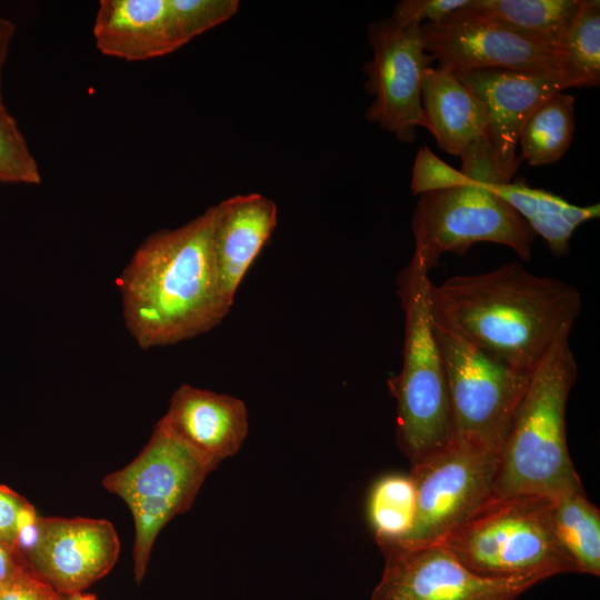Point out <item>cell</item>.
Here are the masks:
<instances>
[{
  "instance_id": "6da1fadb",
  "label": "cell",
  "mask_w": 600,
  "mask_h": 600,
  "mask_svg": "<svg viewBox=\"0 0 600 600\" xmlns=\"http://www.w3.org/2000/svg\"><path fill=\"white\" fill-rule=\"evenodd\" d=\"M430 306L436 318L489 356L532 373L557 339L571 332L582 297L571 283L511 261L431 282Z\"/></svg>"
},
{
  "instance_id": "7a4b0ae2",
  "label": "cell",
  "mask_w": 600,
  "mask_h": 600,
  "mask_svg": "<svg viewBox=\"0 0 600 600\" xmlns=\"http://www.w3.org/2000/svg\"><path fill=\"white\" fill-rule=\"evenodd\" d=\"M213 219L214 206L181 227L150 234L121 271L123 320L140 348L192 339L229 313L212 256Z\"/></svg>"
},
{
  "instance_id": "3957f363",
  "label": "cell",
  "mask_w": 600,
  "mask_h": 600,
  "mask_svg": "<svg viewBox=\"0 0 600 600\" xmlns=\"http://www.w3.org/2000/svg\"><path fill=\"white\" fill-rule=\"evenodd\" d=\"M563 333L531 374L512 417L501 453L493 498L553 497L581 486L566 437V409L578 376Z\"/></svg>"
},
{
  "instance_id": "277c9868",
  "label": "cell",
  "mask_w": 600,
  "mask_h": 600,
  "mask_svg": "<svg viewBox=\"0 0 600 600\" xmlns=\"http://www.w3.org/2000/svg\"><path fill=\"white\" fill-rule=\"evenodd\" d=\"M397 283L404 312L403 363L388 386L397 401V442L413 466L451 441L452 418L432 328L429 273L408 264Z\"/></svg>"
},
{
  "instance_id": "5b68a950",
  "label": "cell",
  "mask_w": 600,
  "mask_h": 600,
  "mask_svg": "<svg viewBox=\"0 0 600 600\" xmlns=\"http://www.w3.org/2000/svg\"><path fill=\"white\" fill-rule=\"evenodd\" d=\"M548 497H491L440 542L470 571L493 579H534L577 572L558 541Z\"/></svg>"
},
{
  "instance_id": "8992f818",
  "label": "cell",
  "mask_w": 600,
  "mask_h": 600,
  "mask_svg": "<svg viewBox=\"0 0 600 600\" xmlns=\"http://www.w3.org/2000/svg\"><path fill=\"white\" fill-rule=\"evenodd\" d=\"M216 468L158 421L140 453L102 479L104 489L127 503L134 521L137 583L144 577L159 532L192 507L203 481Z\"/></svg>"
},
{
  "instance_id": "52a82bcc",
  "label": "cell",
  "mask_w": 600,
  "mask_h": 600,
  "mask_svg": "<svg viewBox=\"0 0 600 600\" xmlns=\"http://www.w3.org/2000/svg\"><path fill=\"white\" fill-rule=\"evenodd\" d=\"M418 197L410 267L429 273L443 253L464 256L478 242L509 247L521 260H530L534 232L488 184L470 180Z\"/></svg>"
},
{
  "instance_id": "ba28073f",
  "label": "cell",
  "mask_w": 600,
  "mask_h": 600,
  "mask_svg": "<svg viewBox=\"0 0 600 600\" xmlns=\"http://www.w3.org/2000/svg\"><path fill=\"white\" fill-rule=\"evenodd\" d=\"M431 319L447 378L452 439L501 453L532 373L489 356L432 312Z\"/></svg>"
},
{
  "instance_id": "9c48e42d",
  "label": "cell",
  "mask_w": 600,
  "mask_h": 600,
  "mask_svg": "<svg viewBox=\"0 0 600 600\" xmlns=\"http://www.w3.org/2000/svg\"><path fill=\"white\" fill-rule=\"evenodd\" d=\"M500 452L456 439L411 466L416 488L412 528L407 546L440 542L468 520L493 493Z\"/></svg>"
},
{
  "instance_id": "30bf717a",
  "label": "cell",
  "mask_w": 600,
  "mask_h": 600,
  "mask_svg": "<svg viewBox=\"0 0 600 600\" xmlns=\"http://www.w3.org/2000/svg\"><path fill=\"white\" fill-rule=\"evenodd\" d=\"M368 42L372 59L363 71L368 76L366 89L374 99L366 118L394 133L398 140L411 142L418 127L427 129L421 106L422 77L434 59L424 49L418 24L399 27L390 18L372 22Z\"/></svg>"
},
{
  "instance_id": "8fae6325",
  "label": "cell",
  "mask_w": 600,
  "mask_h": 600,
  "mask_svg": "<svg viewBox=\"0 0 600 600\" xmlns=\"http://www.w3.org/2000/svg\"><path fill=\"white\" fill-rule=\"evenodd\" d=\"M384 568L371 600H516L534 579H493L467 569L444 546L377 541Z\"/></svg>"
},
{
  "instance_id": "7c38bea8",
  "label": "cell",
  "mask_w": 600,
  "mask_h": 600,
  "mask_svg": "<svg viewBox=\"0 0 600 600\" xmlns=\"http://www.w3.org/2000/svg\"><path fill=\"white\" fill-rule=\"evenodd\" d=\"M420 32L426 51L452 71L566 70L560 47L493 24L447 17L438 23L421 24Z\"/></svg>"
},
{
  "instance_id": "4fadbf2b",
  "label": "cell",
  "mask_w": 600,
  "mask_h": 600,
  "mask_svg": "<svg viewBox=\"0 0 600 600\" xmlns=\"http://www.w3.org/2000/svg\"><path fill=\"white\" fill-rule=\"evenodd\" d=\"M120 541L104 519L39 517L26 566L58 593H80L116 564Z\"/></svg>"
},
{
  "instance_id": "5bb4252c",
  "label": "cell",
  "mask_w": 600,
  "mask_h": 600,
  "mask_svg": "<svg viewBox=\"0 0 600 600\" xmlns=\"http://www.w3.org/2000/svg\"><path fill=\"white\" fill-rule=\"evenodd\" d=\"M483 103L489 126L487 139L503 173L511 180L522 159L517 156L520 130L530 114L553 94L580 82L568 71L509 70L453 71Z\"/></svg>"
},
{
  "instance_id": "9a60e30c",
  "label": "cell",
  "mask_w": 600,
  "mask_h": 600,
  "mask_svg": "<svg viewBox=\"0 0 600 600\" xmlns=\"http://www.w3.org/2000/svg\"><path fill=\"white\" fill-rule=\"evenodd\" d=\"M159 421L217 467L240 450L249 431L248 409L241 399L190 384L173 392Z\"/></svg>"
},
{
  "instance_id": "2e32d148",
  "label": "cell",
  "mask_w": 600,
  "mask_h": 600,
  "mask_svg": "<svg viewBox=\"0 0 600 600\" xmlns=\"http://www.w3.org/2000/svg\"><path fill=\"white\" fill-rule=\"evenodd\" d=\"M276 203L259 193L239 194L214 206L211 247L222 294L232 307L249 268L277 224Z\"/></svg>"
},
{
  "instance_id": "e0dca14e",
  "label": "cell",
  "mask_w": 600,
  "mask_h": 600,
  "mask_svg": "<svg viewBox=\"0 0 600 600\" xmlns=\"http://www.w3.org/2000/svg\"><path fill=\"white\" fill-rule=\"evenodd\" d=\"M98 50L126 61L168 54L178 41L168 0H102L93 23Z\"/></svg>"
},
{
  "instance_id": "ac0fdd59",
  "label": "cell",
  "mask_w": 600,
  "mask_h": 600,
  "mask_svg": "<svg viewBox=\"0 0 600 600\" xmlns=\"http://www.w3.org/2000/svg\"><path fill=\"white\" fill-rule=\"evenodd\" d=\"M421 106L427 129L438 147L450 154L460 156L471 143L487 137L489 117L483 103L446 66L424 71Z\"/></svg>"
},
{
  "instance_id": "d6986e66",
  "label": "cell",
  "mask_w": 600,
  "mask_h": 600,
  "mask_svg": "<svg viewBox=\"0 0 600 600\" xmlns=\"http://www.w3.org/2000/svg\"><path fill=\"white\" fill-rule=\"evenodd\" d=\"M488 187L524 220L536 236L543 238L556 257L568 254L573 232L582 223L600 216L599 203L577 206L523 182L511 181Z\"/></svg>"
},
{
  "instance_id": "ffe728a7",
  "label": "cell",
  "mask_w": 600,
  "mask_h": 600,
  "mask_svg": "<svg viewBox=\"0 0 600 600\" xmlns=\"http://www.w3.org/2000/svg\"><path fill=\"white\" fill-rule=\"evenodd\" d=\"M579 3L580 0H469L448 18L493 24L560 47Z\"/></svg>"
},
{
  "instance_id": "44dd1931",
  "label": "cell",
  "mask_w": 600,
  "mask_h": 600,
  "mask_svg": "<svg viewBox=\"0 0 600 600\" xmlns=\"http://www.w3.org/2000/svg\"><path fill=\"white\" fill-rule=\"evenodd\" d=\"M548 514L553 532L571 558L577 572L600 574V511L582 487L549 498Z\"/></svg>"
},
{
  "instance_id": "7402d4cb",
  "label": "cell",
  "mask_w": 600,
  "mask_h": 600,
  "mask_svg": "<svg viewBox=\"0 0 600 600\" xmlns=\"http://www.w3.org/2000/svg\"><path fill=\"white\" fill-rule=\"evenodd\" d=\"M574 98L558 92L538 107L523 123L518 146L530 166L552 164L569 149L574 131Z\"/></svg>"
},
{
  "instance_id": "603a6c76",
  "label": "cell",
  "mask_w": 600,
  "mask_h": 600,
  "mask_svg": "<svg viewBox=\"0 0 600 600\" xmlns=\"http://www.w3.org/2000/svg\"><path fill=\"white\" fill-rule=\"evenodd\" d=\"M416 488L410 476L388 474L377 480L369 493L367 516L376 540H401L412 528Z\"/></svg>"
},
{
  "instance_id": "cb8c5ba5",
  "label": "cell",
  "mask_w": 600,
  "mask_h": 600,
  "mask_svg": "<svg viewBox=\"0 0 600 600\" xmlns=\"http://www.w3.org/2000/svg\"><path fill=\"white\" fill-rule=\"evenodd\" d=\"M566 70L581 87L600 83V1L580 0L560 42Z\"/></svg>"
},
{
  "instance_id": "d4e9b609",
  "label": "cell",
  "mask_w": 600,
  "mask_h": 600,
  "mask_svg": "<svg viewBox=\"0 0 600 600\" xmlns=\"http://www.w3.org/2000/svg\"><path fill=\"white\" fill-rule=\"evenodd\" d=\"M41 172L14 118L0 107V181L41 183Z\"/></svg>"
},
{
  "instance_id": "484cf974",
  "label": "cell",
  "mask_w": 600,
  "mask_h": 600,
  "mask_svg": "<svg viewBox=\"0 0 600 600\" xmlns=\"http://www.w3.org/2000/svg\"><path fill=\"white\" fill-rule=\"evenodd\" d=\"M168 2L181 47L230 19L239 8L237 0H168Z\"/></svg>"
},
{
  "instance_id": "4316f807",
  "label": "cell",
  "mask_w": 600,
  "mask_h": 600,
  "mask_svg": "<svg viewBox=\"0 0 600 600\" xmlns=\"http://www.w3.org/2000/svg\"><path fill=\"white\" fill-rule=\"evenodd\" d=\"M470 181L460 170L454 169L430 148L423 146L417 152L411 178V192L420 196L426 192L441 190Z\"/></svg>"
},
{
  "instance_id": "83f0119b",
  "label": "cell",
  "mask_w": 600,
  "mask_h": 600,
  "mask_svg": "<svg viewBox=\"0 0 600 600\" xmlns=\"http://www.w3.org/2000/svg\"><path fill=\"white\" fill-rule=\"evenodd\" d=\"M459 157L462 161L460 171L472 181L483 184L511 182L501 170L487 137L471 143Z\"/></svg>"
},
{
  "instance_id": "f1b7e54d",
  "label": "cell",
  "mask_w": 600,
  "mask_h": 600,
  "mask_svg": "<svg viewBox=\"0 0 600 600\" xmlns=\"http://www.w3.org/2000/svg\"><path fill=\"white\" fill-rule=\"evenodd\" d=\"M468 3L469 0H402L394 7L390 19L399 27L438 23Z\"/></svg>"
},
{
  "instance_id": "f546056e",
  "label": "cell",
  "mask_w": 600,
  "mask_h": 600,
  "mask_svg": "<svg viewBox=\"0 0 600 600\" xmlns=\"http://www.w3.org/2000/svg\"><path fill=\"white\" fill-rule=\"evenodd\" d=\"M50 584L36 576L29 568H24L0 583V600H62Z\"/></svg>"
},
{
  "instance_id": "4dcf8cb0",
  "label": "cell",
  "mask_w": 600,
  "mask_h": 600,
  "mask_svg": "<svg viewBox=\"0 0 600 600\" xmlns=\"http://www.w3.org/2000/svg\"><path fill=\"white\" fill-rule=\"evenodd\" d=\"M29 502L7 486L0 484V541L16 552L18 519Z\"/></svg>"
},
{
  "instance_id": "1f68e13d",
  "label": "cell",
  "mask_w": 600,
  "mask_h": 600,
  "mask_svg": "<svg viewBox=\"0 0 600 600\" xmlns=\"http://www.w3.org/2000/svg\"><path fill=\"white\" fill-rule=\"evenodd\" d=\"M24 568L28 567L22 559L0 541V583L8 581Z\"/></svg>"
},
{
  "instance_id": "d6a6232c",
  "label": "cell",
  "mask_w": 600,
  "mask_h": 600,
  "mask_svg": "<svg viewBox=\"0 0 600 600\" xmlns=\"http://www.w3.org/2000/svg\"><path fill=\"white\" fill-rule=\"evenodd\" d=\"M14 34V24L3 18H0V107H3L2 98V76L8 50Z\"/></svg>"
},
{
  "instance_id": "836d02e7",
  "label": "cell",
  "mask_w": 600,
  "mask_h": 600,
  "mask_svg": "<svg viewBox=\"0 0 600 600\" xmlns=\"http://www.w3.org/2000/svg\"><path fill=\"white\" fill-rule=\"evenodd\" d=\"M63 600H97L94 594H86V593H73L69 596H63Z\"/></svg>"
},
{
  "instance_id": "e575fe53",
  "label": "cell",
  "mask_w": 600,
  "mask_h": 600,
  "mask_svg": "<svg viewBox=\"0 0 600 600\" xmlns=\"http://www.w3.org/2000/svg\"><path fill=\"white\" fill-rule=\"evenodd\" d=\"M63 600V599H62Z\"/></svg>"
}]
</instances>
